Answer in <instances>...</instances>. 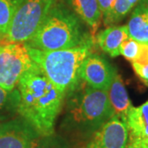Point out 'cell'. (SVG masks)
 I'll list each match as a JSON object with an SVG mask.
<instances>
[{
    "label": "cell",
    "instance_id": "obj_5",
    "mask_svg": "<svg viewBox=\"0 0 148 148\" xmlns=\"http://www.w3.org/2000/svg\"><path fill=\"white\" fill-rule=\"evenodd\" d=\"M57 0H17L4 40L26 43L36 33Z\"/></svg>",
    "mask_w": 148,
    "mask_h": 148
},
{
    "label": "cell",
    "instance_id": "obj_19",
    "mask_svg": "<svg viewBox=\"0 0 148 148\" xmlns=\"http://www.w3.org/2000/svg\"><path fill=\"white\" fill-rule=\"evenodd\" d=\"M139 50H140V42L129 37L121 45L119 53L126 59L132 63L134 62L138 58Z\"/></svg>",
    "mask_w": 148,
    "mask_h": 148
},
{
    "label": "cell",
    "instance_id": "obj_16",
    "mask_svg": "<svg viewBox=\"0 0 148 148\" xmlns=\"http://www.w3.org/2000/svg\"><path fill=\"white\" fill-rule=\"evenodd\" d=\"M17 0H0V40H4Z\"/></svg>",
    "mask_w": 148,
    "mask_h": 148
},
{
    "label": "cell",
    "instance_id": "obj_15",
    "mask_svg": "<svg viewBox=\"0 0 148 148\" xmlns=\"http://www.w3.org/2000/svg\"><path fill=\"white\" fill-rule=\"evenodd\" d=\"M135 5L134 0H115L110 13L103 18L105 26H115L127 16Z\"/></svg>",
    "mask_w": 148,
    "mask_h": 148
},
{
    "label": "cell",
    "instance_id": "obj_20",
    "mask_svg": "<svg viewBox=\"0 0 148 148\" xmlns=\"http://www.w3.org/2000/svg\"><path fill=\"white\" fill-rule=\"evenodd\" d=\"M132 69L138 77L148 85V64H138L132 62Z\"/></svg>",
    "mask_w": 148,
    "mask_h": 148
},
{
    "label": "cell",
    "instance_id": "obj_2",
    "mask_svg": "<svg viewBox=\"0 0 148 148\" xmlns=\"http://www.w3.org/2000/svg\"><path fill=\"white\" fill-rule=\"evenodd\" d=\"M61 130L76 141H87L114 116L106 90L96 89L78 79L64 96Z\"/></svg>",
    "mask_w": 148,
    "mask_h": 148
},
{
    "label": "cell",
    "instance_id": "obj_7",
    "mask_svg": "<svg viewBox=\"0 0 148 148\" xmlns=\"http://www.w3.org/2000/svg\"><path fill=\"white\" fill-rule=\"evenodd\" d=\"M41 138L23 118L0 123V148H36Z\"/></svg>",
    "mask_w": 148,
    "mask_h": 148
},
{
    "label": "cell",
    "instance_id": "obj_9",
    "mask_svg": "<svg viewBox=\"0 0 148 148\" xmlns=\"http://www.w3.org/2000/svg\"><path fill=\"white\" fill-rule=\"evenodd\" d=\"M127 138L126 123L113 116L91 135L82 148H126Z\"/></svg>",
    "mask_w": 148,
    "mask_h": 148
},
{
    "label": "cell",
    "instance_id": "obj_22",
    "mask_svg": "<svg viewBox=\"0 0 148 148\" xmlns=\"http://www.w3.org/2000/svg\"><path fill=\"white\" fill-rule=\"evenodd\" d=\"M97 2H98V5L101 12L102 17L104 18L110 13V12L115 3V0H97Z\"/></svg>",
    "mask_w": 148,
    "mask_h": 148
},
{
    "label": "cell",
    "instance_id": "obj_18",
    "mask_svg": "<svg viewBox=\"0 0 148 148\" xmlns=\"http://www.w3.org/2000/svg\"><path fill=\"white\" fill-rule=\"evenodd\" d=\"M36 148H72L65 138L53 133L40 138Z\"/></svg>",
    "mask_w": 148,
    "mask_h": 148
},
{
    "label": "cell",
    "instance_id": "obj_11",
    "mask_svg": "<svg viewBox=\"0 0 148 148\" xmlns=\"http://www.w3.org/2000/svg\"><path fill=\"white\" fill-rule=\"evenodd\" d=\"M107 92L114 116L119 117L125 122L128 112L132 108V105L123 81L118 72L114 74Z\"/></svg>",
    "mask_w": 148,
    "mask_h": 148
},
{
    "label": "cell",
    "instance_id": "obj_6",
    "mask_svg": "<svg viewBox=\"0 0 148 148\" xmlns=\"http://www.w3.org/2000/svg\"><path fill=\"white\" fill-rule=\"evenodd\" d=\"M34 64L25 43L0 44V86L13 90L21 76Z\"/></svg>",
    "mask_w": 148,
    "mask_h": 148
},
{
    "label": "cell",
    "instance_id": "obj_21",
    "mask_svg": "<svg viewBox=\"0 0 148 148\" xmlns=\"http://www.w3.org/2000/svg\"><path fill=\"white\" fill-rule=\"evenodd\" d=\"M134 62L143 64H148V44L140 43L139 53H138V58Z\"/></svg>",
    "mask_w": 148,
    "mask_h": 148
},
{
    "label": "cell",
    "instance_id": "obj_23",
    "mask_svg": "<svg viewBox=\"0 0 148 148\" xmlns=\"http://www.w3.org/2000/svg\"><path fill=\"white\" fill-rule=\"evenodd\" d=\"M134 1H135V3H136V4H137V3H138L139 0H134Z\"/></svg>",
    "mask_w": 148,
    "mask_h": 148
},
{
    "label": "cell",
    "instance_id": "obj_12",
    "mask_svg": "<svg viewBox=\"0 0 148 148\" xmlns=\"http://www.w3.org/2000/svg\"><path fill=\"white\" fill-rule=\"evenodd\" d=\"M129 38L126 25L110 26L95 36V41L101 49L112 58L120 55V46Z\"/></svg>",
    "mask_w": 148,
    "mask_h": 148
},
{
    "label": "cell",
    "instance_id": "obj_14",
    "mask_svg": "<svg viewBox=\"0 0 148 148\" xmlns=\"http://www.w3.org/2000/svg\"><path fill=\"white\" fill-rule=\"evenodd\" d=\"M126 25L129 37L148 44V0H139Z\"/></svg>",
    "mask_w": 148,
    "mask_h": 148
},
{
    "label": "cell",
    "instance_id": "obj_1",
    "mask_svg": "<svg viewBox=\"0 0 148 148\" xmlns=\"http://www.w3.org/2000/svg\"><path fill=\"white\" fill-rule=\"evenodd\" d=\"M17 114L29 122L40 137L54 133V124L64 106L65 94L49 81L40 69L33 66L17 84Z\"/></svg>",
    "mask_w": 148,
    "mask_h": 148
},
{
    "label": "cell",
    "instance_id": "obj_17",
    "mask_svg": "<svg viewBox=\"0 0 148 148\" xmlns=\"http://www.w3.org/2000/svg\"><path fill=\"white\" fill-rule=\"evenodd\" d=\"M19 104V91L16 89L8 90L0 86V113L10 112L17 113Z\"/></svg>",
    "mask_w": 148,
    "mask_h": 148
},
{
    "label": "cell",
    "instance_id": "obj_3",
    "mask_svg": "<svg viewBox=\"0 0 148 148\" xmlns=\"http://www.w3.org/2000/svg\"><path fill=\"white\" fill-rule=\"evenodd\" d=\"M93 36L73 12L62 2H55L34 36L25 43L27 47L53 51L75 47Z\"/></svg>",
    "mask_w": 148,
    "mask_h": 148
},
{
    "label": "cell",
    "instance_id": "obj_8",
    "mask_svg": "<svg viewBox=\"0 0 148 148\" xmlns=\"http://www.w3.org/2000/svg\"><path fill=\"white\" fill-rule=\"evenodd\" d=\"M116 72L105 57L91 53L80 66L78 77L94 88L107 90Z\"/></svg>",
    "mask_w": 148,
    "mask_h": 148
},
{
    "label": "cell",
    "instance_id": "obj_10",
    "mask_svg": "<svg viewBox=\"0 0 148 148\" xmlns=\"http://www.w3.org/2000/svg\"><path fill=\"white\" fill-rule=\"evenodd\" d=\"M128 138L126 148H148V100L130 110L126 118Z\"/></svg>",
    "mask_w": 148,
    "mask_h": 148
},
{
    "label": "cell",
    "instance_id": "obj_4",
    "mask_svg": "<svg viewBox=\"0 0 148 148\" xmlns=\"http://www.w3.org/2000/svg\"><path fill=\"white\" fill-rule=\"evenodd\" d=\"M95 43L93 37L80 45L59 50L42 51L27 48L32 61L58 90L66 94L79 79L80 66L93 53Z\"/></svg>",
    "mask_w": 148,
    "mask_h": 148
},
{
    "label": "cell",
    "instance_id": "obj_13",
    "mask_svg": "<svg viewBox=\"0 0 148 148\" xmlns=\"http://www.w3.org/2000/svg\"><path fill=\"white\" fill-rule=\"evenodd\" d=\"M95 33L102 18L97 0H60Z\"/></svg>",
    "mask_w": 148,
    "mask_h": 148
}]
</instances>
